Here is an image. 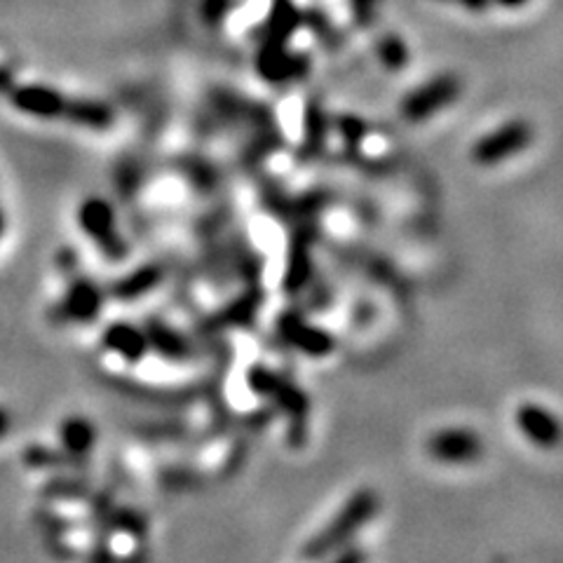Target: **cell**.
Masks as SVG:
<instances>
[{
  "instance_id": "cell-1",
  "label": "cell",
  "mask_w": 563,
  "mask_h": 563,
  "mask_svg": "<svg viewBox=\"0 0 563 563\" xmlns=\"http://www.w3.org/2000/svg\"><path fill=\"white\" fill-rule=\"evenodd\" d=\"M378 507H381V500H378V495L371 488H362V491L352 493L341 505V510L324 524L322 531H317L305 542L303 559L322 561L329 559L331 554H336L338 549L348 547L357 538V533L376 517Z\"/></svg>"
},
{
  "instance_id": "cell-2",
  "label": "cell",
  "mask_w": 563,
  "mask_h": 563,
  "mask_svg": "<svg viewBox=\"0 0 563 563\" xmlns=\"http://www.w3.org/2000/svg\"><path fill=\"white\" fill-rule=\"evenodd\" d=\"M533 125L526 120H510L484 134L472 148V160L481 167H493L517 158L533 144Z\"/></svg>"
},
{
  "instance_id": "cell-3",
  "label": "cell",
  "mask_w": 563,
  "mask_h": 563,
  "mask_svg": "<svg viewBox=\"0 0 563 563\" xmlns=\"http://www.w3.org/2000/svg\"><path fill=\"white\" fill-rule=\"evenodd\" d=\"M484 451V439L470 427H442L425 439V453L439 465H472Z\"/></svg>"
},
{
  "instance_id": "cell-4",
  "label": "cell",
  "mask_w": 563,
  "mask_h": 563,
  "mask_svg": "<svg viewBox=\"0 0 563 563\" xmlns=\"http://www.w3.org/2000/svg\"><path fill=\"white\" fill-rule=\"evenodd\" d=\"M460 83L456 76H444L430 80V83L420 85L416 92L402 101V115L409 122H423L432 115H437L442 108H446L458 99Z\"/></svg>"
},
{
  "instance_id": "cell-5",
  "label": "cell",
  "mask_w": 563,
  "mask_h": 563,
  "mask_svg": "<svg viewBox=\"0 0 563 563\" xmlns=\"http://www.w3.org/2000/svg\"><path fill=\"white\" fill-rule=\"evenodd\" d=\"M519 432L538 449H556L563 442V423L552 409L538 402L519 404L514 413Z\"/></svg>"
},
{
  "instance_id": "cell-6",
  "label": "cell",
  "mask_w": 563,
  "mask_h": 563,
  "mask_svg": "<svg viewBox=\"0 0 563 563\" xmlns=\"http://www.w3.org/2000/svg\"><path fill=\"white\" fill-rule=\"evenodd\" d=\"M17 108H22L24 113L36 115V118H61L66 111V99L61 97L57 90L43 85H26L19 87L12 94Z\"/></svg>"
},
{
  "instance_id": "cell-7",
  "label": "cell",
  "mask_w": 563,
  "mask_h": 563,
  "mask_svg": "<svg viewBox=\"0 0 563 563\" xmlns=\"http://www.w3.org/2000/svg\"><path fill=\"white\" fill-rule=\"evenodd\" d=\"M80 221H83V228L92 237H97L106 247L111 244V235L115 237V221L111 207L104 200H87L83 209H80Z\"/></svg>"
},
{
  "instance_id": "cell-8",
  "label": "cell",
  "mask_w": 563,
  "mask_h": 563,
  "mask_svg": "<svg viewBox=\"0 0 563 563\" xmlns=\"http://www.w3.org/2000/svg\"><path fill=\"white\" fill-rule=\"evenodd\" d=\"M64 118H69L78 125L87 127H106L111 125V111L108 106L101 104V101H90V99H76V101H66V111Z\"/></svg>"
},
{
  "instance_id": "cell-9",
  "label": "cell",
  "mask_w": 563,
  "mask_h": 563,
  "mask_svg": "<svg viewBox=\"0 0 563 563\" xmlns=\"http://www.w3.org/2000/svg\"><path fill=\"white\" fill-rule=\"evenodd\" d=\"M108 343L122 355H127V359H137L146 348L144 336L130 327H115L108 331Z\"/></svg>"
},
{
  "instance_id": "cell-10",
  "label": "cell",
  "mask_w": 563,
  "mask_h": 563,
  "mask_svg": "<svg viewBox=\"0 0 563 563\" xmlns=\"http://www.w3.org/2000/svg\"><path fill=\"white\" fill-rule=\"evenodd\" d=\"M334 559H331V563H366V552L364 549H359V547H343V549H338L336 554H331Z\"/></svg>"
},
{
  "instance_id": "cell-11",
  "label": "cell",
  "mask_w": 563,
  "mask_h": 563,
  "mask_svg": "<svg viewBox=\"0 0 563 563\" xmlns=\"http://www.w3.org/2000/svg\"><path fill=\"white\" fill-rule=\"evenodd\" d=\"M500 5H507V8H517V5H524L526 0H498Z\"/></svg>"
}]
</instances>
